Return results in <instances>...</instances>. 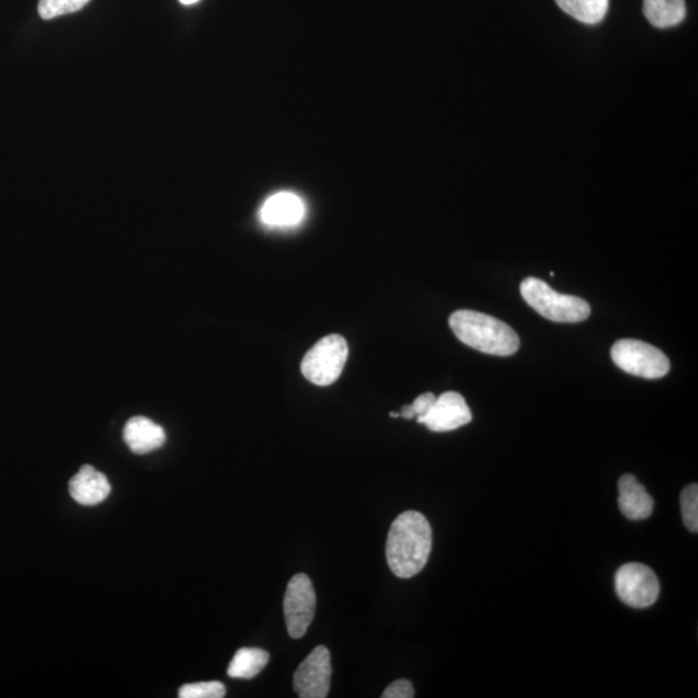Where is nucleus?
Here are the masks:
<instances>
[{"instance_id":"f257e3e1","label":"nucleus","mask_w":698,"mask_h":698,"mask_svg":"<svg viewBox=\"0 0 698 698\" xmlns=\"http://www.w3.org/2000/svg\"><path fill=\"white\" fill-rule=\"evenodd\" d=\"M432 550V528L419 511H405L396 517L388 531V567L399 579H412L426 567Z\"/></svg>"},{"instance_id":"f03ea898","label":"nucleus","mask_w":698,"mask_h":698,"mask_svg":"<svg viewBox=\"0 0 698 698\" xmlns=\"http://www.w3.org/2000/svg\"><path fill=\"white\" fill-rule=\"evenodd\" d=\"M449 325L460 342L483 354L506 357L520 347L513 328L485 313L460 309L450 316Z\"/></svg>"},{"instance_id":"7ed1b4c3","label":"nucleus","mask_w":698,"mask_h":698,"mask_svg":"<svg viewBox=\"0 0 698 698\" xmlns=\"http://www.w3.org/2000/svg\"><path fill=\"white\" fill-rule=\"evenodd\" d=\"M520 293L531 308L553 322L575 323L585 321L592 314V308L586 300L557 293L545 281L536 277L525 278Z\"/></svg>"},{"instance_id":"20e7f679","label":"nucleus","mask_w":698,"mask_h":698,"mask_svg":"<svg viewBox=\"0 0 698 698\" xmlns=\"http://www.w3.org/2000/svg\"><path fill=\"white\" fill-rule=\"evenodd\" d=\"M348 358V344L341 335H329L313 345L301 362V373L316 386H330L342 376Z\"/></svg>"},{"instance_id":"39448f33","label":"nucleus","mask_w":698,"mask_h":698,"mask_svg":"<svg viewBox=\"0 0 698 698\" xmlns=\"http://www.w3.org/2000/svg\"><path fill=\"white\" fill-rule=\"evenodd\" d=\"M610 356L618 368L644 379H659L671 370L664 352L642 341L620 340L611 347Z\"/></svg>"},{"instance_id":"423d86ee","label":"nucleus","mask_w":698,"mask_h":698,"mask_svg":"<svg viewBox=\"0 0 698 698\" xmlns=\"http://www.w3.org/2000/svg\"><path fill=\"white\" fill-rule=\"evenodd\" d=\"M615 585L618 597L631 608L651 607L660 596L657 575L642 563L622 565L616 573Z\"/></svg>"},{"instance_id":"0eeeda50","label":"nucleus","mask_w":698,"mask_h":698,"mask_svg":"<svg viewBox=\"0 0 698 698\" xmlns=\"http://www.w3.org/2000/svg\"><path fill=\"white\" fill-rule=\"evenodd\" d=\"M284 614L289 636L293 639L304 638L316 614L314 587L307 574L294 575L287 585Z\"/></svg>"},{"instance_id":"6e6552de","label":"nucleus","mask_w":698,"mask_h":698,"mask_svg":"<svg viewBox=\"0 0 698 698\" xmlns=\"http://www.w3.org/2000/svg\"><path fill=\"white\" fill-rule=\"evenodd\" d=\"M330 652L319 645L301 662L294 675V690L300 698H325L331 682Z\"/></svg>"},{"instance_id":"1a4fd4ad","label":"nucleus","mask_w":698,"mask_h":698,"mask_svg":"<svg viewBox=\"0 0 698 698\" xmlns=\"http://www.w3.org/2000/svg\"><path fill=\"white\" fill-rule=\"evenodd\" d=\"M416 421L431 431L449 432L469 424L472 421V413L464 396L450 391L436 398L430 412Z\"/></svg>"},{"instance_id":"9d476101","label":"nucleus","mask_w":698,"mask_h":698,"mask_svg":"<svg viewBox=\"0 0 698 698\" xmlns=\"http://www.w3.org/2000/svg\"><path fill=\"white\" fill-rule=\"evenodd\" d=\"M305 214L304 201L297 194L279 192L265 201L261 219L265 226L272 228H289L299 225Z\"/></svg>"},{"instance_id":"9b49d317","label":"nucleus","mask_w":698,"mask_h":698,"mask_svg":"<svg viewBox=\"0 0 698 698\" xmlns=\"http://www.w3.org/2000/svg\"><path fill=\"white\" fill-rule=\"evenodd\" d=\"M70 495L82 506H96L104 502L112 492L110 480L103 472L85 465L69 483Z\"/></svg>"},{"instance_id":"f8f14e48","label":"nucleus","mask_w":698,"mask_h":698,"mask_svg":"<svg viewBox=\"0 0 698 698\" xmlns=\"http://www.w3.org/2000/svg\"><path fill=\"white\" fill-rule=\"evenodd\" d=\"M618 506L630 520H645L653 513L652 495L639 483L634 474L626 473L618 480Z\"/></svg>"},{"instance_id":"ddd939ff","label":"nucleus","mask_w":698,"mask_h":698,"mask_svg":"<svg viewBox=\"0 0 698 698\" xmlns=\"http://www.w3.org/2000/svg\"><path fill=\"white\" fill-rule=\"evenodd\" d=\"M124 438L135 455H147L161 448L165 442V434L160 424L146 416H134L126 423Z\"/></svg>"},{"instance_id":"4468645a","label":"nucleus","mask_w":698,"mask_h":698,"mask_svg":"<svg viewBox=\"0 0 698 698\" xmlns=\"http://www.w3.org/2000/svg\"><path fill=\"white\" fill-rule=\"evenodd\" d=\"M643 12L652 26L673 27L686 19V0H643Z\"/></svg>"},{"instance_id":"2eb2a0df","label":"nucleus","mask_w":698,"mask_h":698,"mask_svg":"<svg viewBox=\"0 0 698 698\" xmlns=\"http://www.w3.org/2000/svg\"><path fill=\"white\" fill-rule=\"evenodd\" d=\"M270 654L261 648H241L228 667V675L234 679H253L268 665Z\"/></svg>"},{"instance_id":"dca6fc26","label":"nucleus","mask_w":698,"mask_h":698,"mask_svg":"<svg viewBox=\"0 0 698 698\" xmlns=\"http://www.w3.org/2000/svg\"><path fill=\"white\" fill-rule=\"evenodd\" d=\"M556 2L561 11L586 25L602 23L609 10V0H556Z\"/></svg>"},{"instance_id":"f3484780","label":"nucleus","mask_w":698,"mask_h":698,"mask_svg":"<svg viewBox=\"0 0 698 698\" xmlns=\"http://www.w3.org/2000/svg\"><path fill=\"white\" fill-rule=\"evenodd\" d=\"M683 522L689 531H698V485L689 484L680 494Z\"/></svg>"},{"instance_id":"a211bd4d","label":"nucleus","mask_w":698,"mask_h":698,"mask_svg":"<svg viewBox=\"0 0 698 698\" xmlns=\"http://www.w3.org/2000/svg\"><path fill=\"white\" fill-rule=\"evenodd\" d=\"M90 0H39L38 11L42 19L52 20L82 10Z\"/></svg>"},{"instance_id":"6ab92c4d","label":"nucleus","mask_w":698,"mask_h":698,"mask_svg":"<svg viewBox=\"0 0 698 698\" xmlns=\"http://www.w3.org/2000/svg\"><path fill=\"white\" fill-rule=\"evenodd\" d=\"M226 687L220 682H203L185 685L179 689L180 698H222Z\"/></svg>"},{"instance_id":"aec40b11","label":"nucleus","mask_w":698,"mask_h":698,"mask_svg":"<svg viewBox=\"0 0 698 698\" xmlns=\"http://www.w3.org/2000/svg\"><path fill=\"white\" fill-rule=\"evenodd\" d=\"M415 696L412 683L400 679L392 683L381 695L384 698H413Z\"/></svg>"},{"instance_id":"412c9836","label":"nucleus","mask_w":698,"mask_h":698,"mask_svg":"<svg viewBox=\"0 0 698 698\" xmlns=\"http://www.w3.org/2000/svg\"><path fill=\"white\" fill-rule=\"evenodd\" d=\"M436 401V396L434 393L427 392L416 398L412 404L416 419H421V416L426 415L431 408L434 407Z\"/></svg>"},{"instance_id":"4be33fe9","label":"nucleus","mask_w":698,"mask_h":698,"mask_svg":"<svg viewBox=\"0 0 698 698\" xmlns=\"http://www.w3.org/2000/svg\"><path fill=\"white\" fill-rule=\"evenodd\" d=\"M400 416L405 420H413L416 415L412 405H405L402 408Z\"/></svg>"},{"instance_id":"5701e85b","label":"nucleus","mask_w":698,"mask_h":698,"mask_svg":"<svg viewBox=\"0 0 698 698\" xmlns=\"http://www.w3.org/2000/svg\"><path fill=\"white\" fill-rule=\"evenodd\" d=\"M198 0H180V3L184 4V5H191L194 3H197Z\"/></svg>"},{"instance_id":"b1692460","label":"nucleus","mask_w":698,"mask_h":698,"mask_svg":"<svg viewBox=\"0 0 698 698\" xmlns=\"http://www.w3.org/2000/svg\"><path fill=\"white\" fill-rule=\"evenodd\" d=\"M390 416H392V419H399L400 413H390Z\"/></svg>"}]
</instances>
